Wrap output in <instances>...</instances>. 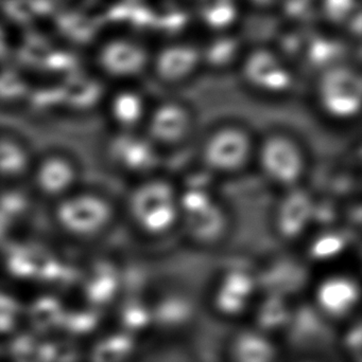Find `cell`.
<instances>
[{"label": "cell", "instance_id": "1", "mask_svg": "<svg viewBox=\"0 0 362 362\" xmlns=\"http://www.w3.org/2000/svg\"><path fill=\"white\" fill-rule=\"evenodd\" d=\"M55 226L72 240H95L108 230L114 209L97 189L77 187L55 202Z\"/></svg>", "mask_w": 362, "mask_h": 362}, {"label": "cell", "instance_id": "2", "mask_svg": "<svg viewBox=\"0 0 362 362\" xmlns=\"http://www.w3.org/2000/svg\"><path fill=\"white\" fill-rule=\"evenodd\" d=\"M153 48L132 34H118L96 47L94 63L108 80H133L150 70Z\"/></svg>", "mask_w": 362, "mask_h": 362}, {"label": "cell", "instance_id": "3", "mask_svg": "<svg viewBox=\"0 0 362 362\" xmlns=\"http://www.w3.org/2000/svg\"><path fill=\"white\" fill-rule=\"evenodd\" d=\"M238 67L244 82L263 93H286L295 84L290 59L272 44L250 45Z\"/></svg>", "mask_w": 362, "mask_h": 362}, {"label": "cell", "instance_id": "4", "mask_svg": "<svg viewBox=\"0 0 362 362\" xmlns=\"http://www.w3.org/2000/svg\"><path fill=\"white\" fill-rule=\"evenodd\" d=\"M321 107L331 116L348 119L356 116L361 107V72L351 62L323 70L317 82Z\"/></svg>", "mask_w": 362, "mask_h": 362}, {"label": "cell", "instance_id": "5", "mask_svg": "<svg viewBox=\"0 0 362 362\" xmlns=\"http://www.w3.org/2000/svg\"><path fill=\"white\" fill-rule=\"evenodd\" d=\"M132 218L149 233L169 229L178 217L179 199L165 181L151 180L138 185L129 200Z\"/></svg>", "mask_w": 362, "mask_h": 362}, {"label": "cell", "instance_id": "6", "mask_svg": "<svg viewBox=\"0 0 362 362\" xmlns=\"http://www.w3.org/2000/svg\"><path fill=\"white\" fill-rule=\"evenodd\" d=\"M201 67V49L197 40L172 38L153 48L150 70L163 82H182L191 78Z\"/></svg>", "mask_w": 362, "mask_h": 362}, {"label": "cell", "instance_id": "7", "mask_svg": "<svg viewBox=\"0 0 362 362\" xmlns=\"http://www.w3.org/2000/svg\"><path fill=\"white\" fill-rule=\"evenodd\" d=\"M80 165L69 155L52 152L38 159L32 177L36 192L55 204L80 187Z\"/></svg>", "mask_w": 362, "mask_h": 362}, {"label": "cell", "instance_id": "8", "mask_svg": "<svg viewBox=\"0 0 362 362\" xmlns=\"http://www.w3.org/2000/svg\"><path fill=\"white\" fill-rule=\"evenodd\" d=\"M261 163L265 173L282 185L295 182L304 168L301 151L293 140L283 136H274L264 144Z\"/></svg>", "mask_w": 362, "mask_h": 362}, {"label": "cell", "instance_id": "9", "mask_svg": "<svg viewBox=\"0 0 362 362\" xmlns=\"http://www.w3.org/2000/svg\"><path fill=\"white\" fill-rule=\"evenodd\" d=\"M188 4L193 23L205 34L239 30L244 14L242 0H189Z\"/></svg>", "mask_w": 362, "mask_h": 362}, {"label": "cell", "instance_id": "10", "mask_svg": "<svg viewBox=\"0 0 362 362\" xmlns=\"http://www.w3.org/2000/svg\"><path fill=\"white\" fill-rule=\"evenodd\" d=\"M250 144L244 132L227 127L215 133L204 148V158L213 169L234 171L248 158Z\"/></svg>", "mask_w": 362, "mask_h": 362}, {"label": "cell", "instance_id": "11", "mask_svg": "<svg viewBox=\"0 0 362 362\" xmlns=\"http://www.w3.org/2000/svg\"><path fill=\"white\" fill-rule=\"evenodd\" d=\"M199 45L203 67L210 66L215 69L239 66L247 49L250 46L240 29L225 33L206 34Z\"/></svg>", "mask_w": 362, "mask_h": 362}, {"label": "cell", "instance_id": "12", "mask_svg": "<svg viewBox=\"0 0 362 362\" xmlns=\"http://www.w3.org/2000/svg\"><path fill=\"white\" fill-rule=\"evenodd\" d=\"M110 154L116 165L131 172H145L157 163V155L150 141L123 132L111 142Z\"/></svg>", "mask_w": 362, "mask_h": 362}, {"label": "cell", "instance_id": "13", "mask_svg": "<svg viewBox=\"0 0 362 362\" xmlns=\"http://www.w3.org/2000/svg\"><path fill=\"white\" fill-rule=\"evenodd\" d=\"M318 18L327 21V28L342 30L346 38L361 36V0H318Z\"/></svg>", "mask_w": 362, "mask_h": 362}, {"label": "cell", "instance_id": "14", "mask_svg": "<svg viewBox=\"0 0 362 362\" xmlns=\"http://www.w3.org/2000/svg\"><path fill=\"white\" fill-rule=\"evenodd\" d=\"M189 118L178 103H165L153 112L149 123L151 136L162 142L180 140L188 129Z\"/></svg>", "mask_w": 362, "mask_h": 362}, {"label": "cell", "instance_id": "15", "mask_svg": "<svg viewBox=\"0 0 362 362\" xmlns=\"http://www.w3.org/2000/svg\"><path fill=\"white\" fill-rule=\"evenodd\" d=\"M358 287L352 279L333 276L321 284L318 291L321 305L332 314H344L358 299Z\"/></svg>", "mask_w": 362, "mask_h": 362}, {"label": "cell", "instance_id": "16", "mask_svg": "<svg viewBox=\"0 0 362 362\" xmlns=\"http://www.w3.org/2000/svg\"><path fill=\"white\" fill-rule=\"evenodd\" d=\"M312 200L302 192H295L283 200L278 213L281 232L287 236L299 234L312 219Z\"/></svg>", "mask_w": 362, "mask_h": 362}, {"label": "cell", "instance_id": "17", "mask_svg": "<svg viewBox=\"0 0 362 362\" xmlns=\"http://www.w3.org/2000/svg\"><path fill=\"white\" fill-rule=\"evenodd\" d=\"M142 95L134 89H121L108 100L106 112L114 124L125 129L136 124L144 114Z\"/></svg>", "mask_w": 362, "mask_h": 362}, {"label": "cell", "instance_id": "18", "mask_svg": "<svg viewBox=\"0 0 362 362\" xmlns=\"http://www.w3.org/2000/svg\"><path fill=\"white\" fill-rule=\"evenodd\" d=\"M254 288L252 276L242 270H233L223 278L218 291L219 305L227 310L244 306Z\"/></svg>", "mask_w": 362, "mask_h": 362}, {"label": "cell", "instance_id": "19", "mask_svg": "<svg viewBox=\"0 0 362 362\" xmlns=\"http://www.w3.org/2000/svg\"><path fill=\"white\" fill-rule=\"evenodd\" d=\"M191 232L200 238L218 235L225 226V218L218 204H214L202 212L188 217Z\"/></svg>", "mask_w": 362, "mask_h": 362}, {"label": "cell", "instance_id": "20", "mask_svg": "<svg viewBox=\"0 0 362 362\" xmlns=\"http://www.w3.org/2000/svg\"><path fill=\"white\" fill-rule=\"evenodd\" d=\"M344 245V240L341 238L331 234L318 240V243L315 245L314 252L319 257H331L341 251Z\"/></svg>", "mask_w": 362, "mask_h": 362}, {"label": "cell", "instance_id": "21", "mask_svg": "<svg viewBox=\"0 0 362 362\" xmlns=\"http://www.w3.org/2000/svg\"><path fill=\"white\" fill-rule=\"evenodd\" d=\"M244 8L250 6L253 10L257 12H276V6H278L280 0H242Z\"/></svg>", "mask_w": 362, "mask_h": 362}, {"label": "cell", "instance_id": "22", "mask_svg": "<svg viewBox=\"0 0 362 362\" xmlns=\"http://www.w3.org/2000/svg\"><path fill=\"white\" fill-rule=\"evenodd\" d=\"M9 46H10V42H9L8 33H6L4 28L0 25V59H2V57H4V55H6Z\"/></svg>", "mask_w": 362, "mask_h": 362}]
</instances>
